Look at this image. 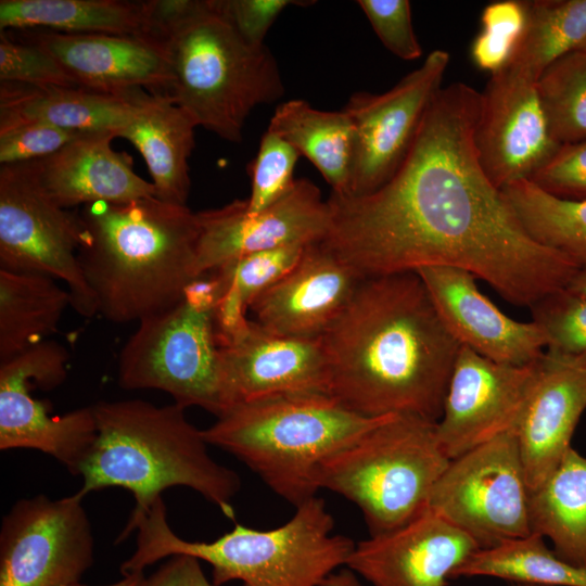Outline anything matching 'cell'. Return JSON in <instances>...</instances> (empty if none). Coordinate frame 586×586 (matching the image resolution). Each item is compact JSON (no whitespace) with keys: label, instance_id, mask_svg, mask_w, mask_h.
<instances>
[{"label":"cell","instance_id":"6da1fadb","mask_svg":"<svg viewBox=\"0 0 586 586\" xmlns=\"http://www.w3.org/2000/svg\"><path fill=\"white\" fill-rule=\"evenodd\" d=\"M481 103L467 84L441 88L384 184L364 195L331 193L320 243L360 279L456 267L531 307L579 270L527 233L484 173L474 145Z\"/></svg>","mask_w":586,"mask_h":586},{"label":"cell","instance_id":"7a4b0ae2","mask_svg":"<svg viewBox=\"0 0 586 586\" xmlns=\"http://www.w3.org/2000/svg\"><path fill=\"white\" fill-rule=\"evenodd\" d=\"M320 339L328 394L346 408L440 421L461 345L417 272L362 279Z\"/></svg>","mask_w":586,"mask_h":586},{"label":"cell","instance_id":"3957f363","mask_svg":"<svg viewBox=\"0 0 586 586\" xmlns=\"http://www.w3.org/2000/svg\"><path fill=\"white\" fill-rule=\"evenodd\" d=\"M77 258L97 311L115 323L166 311L195 280L196 213L156 196L82 206Z\"/></svg>","mask_w":586,"mask_h":586},{"label":"cell","instance_id":"277c9868","mask_svg":"<svg viewBox=\"0 0 586 586\" xmlns=\"http://www.w3.org/2000/svg\"><path fill=\"white\" fill-rule=\"evenodd\" d=\"M93 406L97 440L84 462L77 494L123 487L135 508L116 543L129 536L132 525L175 486L189 487L235 520L232 499L241 487L238 473L215 461L202 430L177 405L156 406L141 399L99 402Z\"/></svg>","mask_w":586,"mask_h":586},{"label":"cell","instance_id":"5b68a950","mask_svg":"<svg viewBox=\"0 0 586 586\" xmlns=\"http://www.w3.org/2000/svg\"><path fill=\"white\" fill-rule=\"evenodd\" d=\"M164 500L158 497L132 526L136 549L122 563V575L144 570L175 555H189L212 566V582L222 586H323L355 547L332 534L334 520L322 498L314 496L296 507L283 525L260 531L234 522L217 539L189 542L174 533Z\"/></svg>","mask_w":586,"mask_h":586},{"label":"cell","instance_id":"8992f818","mask_svg":"<svg viewBox=\"0 0 586 586\" xmlns=\"http://www.w3.org/2000/svg\"><path fill=\"white\" fill-rule=\"evenodd\" d=\"M388 416L357 413L327 393L281 395L237 404L202 434L297 507L316 496L321 462Z\"/></svg>","mask_w":586,"mask_h":586},{"label":"cell","instance_id":"52a82bcc","mask_svg":"<svg viewBox=\"0 0 586 586\" xmlns=\"http://www.w3.org/2000/svg\"><path fill=\"white\" fill-rule=\"evenodd\" d=\"M169 85L166 97L195 124L234 143L259 104L284 93L275 56L246 43L212 7L200 8L164 39Z\"/></svg>","mask_w":586,"mask_h":586},{"label":"cell","instance_id":"ba28073f","mask_svg":"<svg viewBox=\"0 0 586 586\" xmlns=\"http://www.w3.org/2000/svg\"><path fill=\"white\" fill-rule=\"evenodd\" d=\"M437 422L391 415L321 462L317 485L354 502L370 536L395 530L428 509L431 491L449 459Z\"/></svg>","mask_w":586,"mask_h":586},{"label":"cell","instance_id":"9c48e42d","mask_svg":"<svg viewBox=\"0 0 586 586\" xmlns=\"http://www.w3.org/2000/svg\"><path fill=\"white\" fill-rule=\"evenodd\" d=\"M219 290L217 276L206 273L188 285L177 305L139 321L118 356V385L163 391L184 409L221 416L227 402L214 321Z\"/></svg>","mask_w":586,"mask_h":586},{"label":"cell","instance_id":"30bf717a","mask_svg":"<svg viewBox=\"0 0 586 586\" xmlns=\"http://www.w3.org/2000/svg\"><path fill=\"white\" fill-rule=\"evenodd\" d=\"M81 240L79 214L48 195L30 162L1 165L0 269L65 282L72 307L90 318L98 311L77 258Z\"/></svg>","mask_w":586,"mask_h":586},{"label":"cell","instance_id":"8fae6325","mask_svg":"<svg viewBox=\"0 0 586 586\" xmlns=\"http://www.w3.org/2000/svg\"><path fill=\"white\" fill-rule=\"evenodd\" d=\"M528 496L518 440L510 431L451 459L428 508L485 549L532 533Z\"/></svg>","mask_w":586,"mask_h":586},{"label":"cell","instance_id":"7c38bea8","mask_svg":"<svg viewBox=\"0 0 586 586\" xmlns=\"http://www.w3.org/2000/svg\"><path fill=\"white\" fill-rule=\"evenodd\" d=\"M68 353L47 340L0 361V449H35L80 474L98 435L93 406L51 416L48 405L31 395L62 384L67 375Z\"/></svg>","mask_w":586,"mask_h":586},{"label":"cell","instance_id":"4fadbf2b","mask_svg":"<svg viewBox=\"0 0 586 586\" xmlns=\"http://www.w3.org/2000/svg\"><path fill=\"white\" fill-rule=\"evenodd\" d=\"M82 497L17 500L0 530V586H68L93 564L94 539Z\"/></svg>","mask_w":586,"mask_h":586},{"label":"cell","instance_id":"5bb4252c","mask_svg":"<svg viewBox=\"0 0 586 586\" xmlns=\"http://www.w3.org/2000/svg\"><path fill=\"white\" fill-rule=\"evenodd\" d=\"M448 52L437 49L388 91H358L342 109L355 135L347 194L364 195L384 184L398 169L417 136L423 116L442 88Z\"/></svg>","mask_w":586,"mask_h":586},{"label":"cell","instance_id":"9a60e30c","mask_svg":"<svg viewBox=\"0 0 586 586\" xmlns=\"http://www.w3.org/2000/svg\"><path fill=\"white\" fill-rule=\"evenodd\" d=\"M196 216V277L253 253L319 243L330 222L328 202L307 179L296 180L285 195L262 212L251 214L245 200H235Z\"/></svg>","mask_w":586,"mask_h":586},{"label":"cell","instance_id":"2e32d148","mask_svg":"<svg viewBox=\"0 0 586 586\" xmlns=\"http://www.w3.org/2000/svg\"><path fill=\"white\" fill-rule=\"evenodd\" d=\"M474 130V145L488 179L501 189L530 180L561 146L544 113L537 79L505 66L492 74Z\"/></svg>","mask_w":586,"mask_h":586},{"label":"cell","instance_id":"e0dca14e","mask_svg":"<svg viewBox=\"0 0 586 586\" xmlns=\"http://www.w3.org/2000/svg\"><path fill=\"white\" fill-rule=\"evenodd\" d=\"M537 364L504 365L460 347L436 424L440 447L449 460L515 430Z\"/></svg>","mask_w":586,"mask_h":586},{"label":"cell","instance_id":"ac0fdd59","mask_svg":"<svg viewBox=\"0 0 586 586\" xmlns=\"http://www.w3.org/2000/svg\"><path fill=\"white\" fill-rule=\"evenodd\" d=\"M218 342L227 410L240 403L281 395L328 394L320 337L277 335L249 319L240 331Z\"/></svg>","mask_w":586,"mask_h":586},{"label":"cell","instance_id":"d6986e66","mask_svg":"<svg viewBox=\"0 0 586 586\" xmlns=\"http://www.w3.org/2000/svg\"><path fill=\"white\" fill-rule=\"evenodd\" d=\"M477 544L431 509L355 545L346 565L373 586H446Z\"/></svg>","mask_w":586,"mask_h":586},{"label":"cell","instance_id":"ffe728a7","mask_svg":"<svg viewBox=\"0 0 586 586\" xmlns=\"http://www.w3.org/2000/svg\"><path fill=\"white\" fill-rule=\"evenodd\" d=\"M444 324L461 346L493 361L527 366L545 353L546 337L533 321L505 315L481 293L475 277L460 268L431 266L416 271Z\"/></svg>","mask_w":586,"mask_h":586},{"label":"cell","instance_id":"44dd1931","mask_svg":"<svg viewBox=\"0 0 586 586\" xmlns=\"http://www.w3.org/2000/svg\"><path fill=\"white\" fill-rule=\"evenodd\" d=\"M25 41L49 52L84 89L127 94L148 89L166 94L169 85L164 41L146 36L27 33Z\"/></svg>","mask_w":586,"mask_h":586},{"label":"cell","instance_id":"7402d4cb","mask_svg":"<svg viewBox=\"0 0 586 586\" xmlns=\"http://www.w3.org/2000/svg\"><path fill=\"white\" fill-rule=\"evenodd\" d=\"M585 409L586 354L546 349L514 430L530 491L548 479L572 447Z\"/></svg>","mask_w":586,"mask_h":586},{"label":"cell","instance_id":"603a6c76","mask_svg":"<svg viewBox=\"0 0 586 586\" xmlns=\"http://www.w3.org/2000/svg\"><path fill=\"white\" fill-rule=\"evenodd\" d=\"M362 279L320 242L306 247L297 265L257 296L250 310L270 333L320 337L344 310Z\"/></svg>","mask_w":586,"mask_h":586},{"label":"cell","instance_id":"cb8c5ba5","mask_svg":"<svg viewBox=\"0 0 586 586\" xmlns=\"http://www.w3.org/2000/svg\"><path fill=\"white\" fill-rule=\"evenodd\" d=\"M114 138L113 132H88L54 154L30 162L40 184L59 206L67 209L156 196L153 183L135 173L131 157L112 148Z\"/></svg>","mask_w":586,"mask_h":586},{"label":"cell","instance_id":"d4e9b609","mask_svg":"<svg viewBox=\"0 0 586 586\" xmlns=\"http://www.w3.org/2000/svg\"><path fill=\"white\" fill-rule=\"evenodd\" d=\"M195 127L168 97L143 92L129 119L115 133L142 155L156 198L164 202L187 205Z\"/></svg>","mask_w":586,"mask_h":586},{"label":"cell","instance_id":"484cf974","mask_svg":"<svg viewBox=\"0 0 586 586\" xmlns=\"http://www.w3.org/2000/svg\"><path fill=\"white\" fill-rule=\"evenodd\" d=\"M143 89L113 94L84 88L0 82V114L79 132H113L129 119ZM116 137V136H115Z\"/></svg>","mask_w":586,"mask_h":586},{"label":"cell","instance_id":"4316f807","mask_svg":"<svg viewBox=\"0 0 586 586\" xmlns=\"http://www.w3.org/2000/svg\"><path fill=\"white\" fill-rule=\"evenodd\" d=\"M528 520L531 532L549 538L560 559L586 571V457L571 447L530 491Z\"/></svg>","mask_w":586,"mask_h":586},{"label":"cell","instance_id":"83f0119b","mask_svg":"<svg viewBox=\"0 0 586 586\" xmlns=\"http://www.w3.org/2000/svg\"><path fill=\"white\" fill-rule=\"evenodd\" d=\"M267 130L308 158L331 186L332 193H348L355 135L343 110L321 111L304 100H290L277 106Z\"/></svg>","mask_w":586,"mask_h":586},{"label":"cell","instance_id":"f1b7e54d","mask_svg":"<svg viewBox=\"0 0 586 586\" xmlns=\"http://www.w3.org/2000/svg\"><path fill=\"white\" fill-rule=\"evenodd\" d=\"M149 36L144 1L1 0L0 29Z\"/></svg>","mask_w":586,"mask_h":586},{"label":"cell","instance_id":"f546056e","mask_svg":"<svg viewBox=\"0 0 586 586\" xmlns=\"http://www.w3.org/2000/svg\"><path fill=\"white\" fill-rule=\"evenodd\" d=\"M72 296L56 280L0 269V361L48 340Z\"/></svg>","mask_w":586,"mask_h":586},{"label":"cell","instance_id":"4dcf8cb0","mask_svg":"<svg viewBox=\"0 0 586 586\" xmlns=\"http://www.w3.org/2000/svg\"><path fill=\"white\" fill-rule=\"evenodd\" d=\"M501 191L534 240L586 270V200L555 196L530 180L508 183Z\"/></svg>","mask_w":586,"mask_h":586},{"label":"cell","instance_id":"1f68e13d","mask_svg":"<svg viewBox=\"0 0 586 586\" xmlns=\"http://www.w3.org/2000/svg\"><path fill=\"white\" fill-rule=\"evenodd\" d=\"M473 576L542 586H586V571L560 559L536 533L477 549L453 573L451 579Z\"/></svg>","mask_w":586,"mask_h":586},{"label":"cell","instance_id":"d6a6232c","mask_svg":"<svg viewBox=\"0 0 586 586\" xmlns=\"http://www.w3.org/2000/svg\"><path fill=\"white\" fill-rule=\"evenodd\" d=\"M525 28L507 65L538 80L559 58L586 51V0H525Z\"/></svg>","mask_w":586,"mask_h":586},{"label":"cell","instance_id":"836d02e7","mask_svg":"<svg viewBox=\"0 0 586 586\" xmlns=\"http://www.w3.org/2000/svg\"><path fill=\"white\" fill-rule=\"evenodd\" d=\"M304 244H290L235 259L215 272L220 292L215 316L232 328L243 322L254 300L289 273L302 258Z\"/></svg>","mask_w":586,"mask_h":586},{"label":"cell","instance_id":"e575fe53","mask_svg":"<svg viewBox=\"0 0 586 586\" xmlns=\"http://www.w3.org/2000/svg\"><path fill=\"white\" fill-rule=\"evenodd\" d=\"M537 90L560 145L586 140V51L565 54L539 76Z\"/></svg>","mask_w":586,"mask_h":586},{"label":"cell","instance_id":"d590c367","mask_svg":"<svg viewBox=\"0 0 586 586\" xmlns=\"http://www.w3.org/2000/svg\"><path fill=\"white\" fill-rule=\"evenodd\" d=\"M525 23V0H500L487 4L481 15V31L470 48L474 65L491 75L502 69L518 47Z\"/></svg>","mask_w":586,"mask_h":586},{"label":"cell","instance_id":"8d00e7d4","mask_svg":"<svg viewBox=\"0 0 586 586\" xmlns=\"http://www.w3.org/2000/svg\"><path fill=\"white\" fill-rule=\"evenodd\" d=\"M530 308L532 321L546 337L547 351L586 354V297L562 288L545 295Z\"/></svg>","mask_w":586,"mask_h":586},{"label":"cell","instance_id":"74e56055","mask_svg":"<svg viewBox=\"0 0 586 586\" xmlns=\"http://www.w3.org/2000/svg\"><path fill=\"white\" fill-rule=\"evenodd\" d=\"M298 156V152L281 137L268 130L264 133L257 155L249 166L252 178L251 194L245 200L249 213L266 209L292 189Z\"/></svg>","mask_w":586,"mask_h":586},{"label":"cell","instance_id":"f35d334b","mask_svg":"<svg viewBox=\"0 0 586 586\" xmlns=\"http://www.w3.org/2000/svg\"><path fill=\"white\" fill-rule=\"evenodd\" d=\"M85 133L88 132L0 114V163L12 165L44 158Z\"/></svg>","mask_w":586,"mask_h":586},{"label":"cell","instance_id":"ab89813d","mask_svg":"<svg viewBox=\"0 0 586 586\" xmlns=\"http://www.w3.org/2000/svg\"><path fill=\"white\" fill-rule=\"evenodd\" d=\"M0 81L80 88L49 52L25 40H12L2 30H0Z\"/></svg>","mask_w":586,"mask_h":586},{"label":"cell","instance_id":"60d3db41","mask_svg":"<svg viewBox=\"0 0 586 586\" xmlns=\"http://www.w3.org/2000/svg\"><path fill=\"white\" fill-rule=\"evenodd\" d=\"M357 4L388 51L406 61L421 56L422 49L412 27L408 0H359Z\"/></svg>","mask_w":586,"mask_h":586},{"label":"cell","instance_id":"b9f144b4","mask_svg":"<svg viewBox=\"0 0 586 586\" xmlns=\"http://www.w3.org/2000/svg\"><path fill=\"white\" fill-rule=\"evenodd\" d=\"M530 181L558 198L586 200V140L561 145Z\"/></svg>","mask_w":586,"mask_h":586},{"label":"cell","instance_id":"7bdbcfd3","mask_svg":"<svg viewBox=\"0 0 586 586\" xmlns=\"http://www.w3.org/2000/svg\"><path fill=\"white\" fill-rule=\"evenodd\" d=\"M308 1L291 0H211L213 9L227 21L250 46H265V37L279 14L291 4Z\"/></svg>","mask_w":586,"mask_h":586},{"label":"cell","instance_id":"ee69618b","mask_svg":"<svg viewBox=\"0 0 586 586\" xmlns=\"http://www.w3.org/2000/svg\"><path fill=\"white\" fill-rule=\"evenodd\" d=\"M138 586H215L205 576L200 560L189 555H175L154 573L144 576Z\"/></svg>","mask_w":586,"mask_h":586},{"label":"cell","instance_id":"f6af8a7d","mask_svg":"<svg viewBox=\"0 0 586 586\" xmlns=\"http://www.w3.org/2000/svg\"><path fill=\"white\" fill-rule=\"evenodd\" d=\"M323 586H360L355 575L351 572L333 573Z\"/></svg>","mask_w":586,"mask_h":586},{"label":"cell","instance_id":"bcb514c9","mask_svg":"<svg viewBox=\"0 0 586 586\" xmlns=\"http://www.w3.org/2000/svg\"><path fill=\"white\" fill-rule=\"evenodd\" d=\"M565 288L577 295L586 297V270H578Z\"/></svg>","mask_w":586,"mask_h":586},{"label":"cell","instance_id":"7dc6e473","mask_svg":"<svg viewBox=\"0 0 586 586\" xmlns=\"http://www.w3.org/2000/svg\"><path fill=\"white\" fill-rule=\"evenodd\" d=\"M143 577H144L143 572L129 573V574L123 575L122 579L115 583L109 584V585H104V586H138ZM68 586H88V585L81 584L79 582L76 584L68 585Z\"/></svg>","mask_w":586,"mask_h":586},{"label":"cell","instance_id":"c3c4849f","mask_svg":"<svg viewBox=\"0 0 586 586\" xmlns=\"http://www.w3.org/2000/svg\"><path fill=\"white\" fill-rule=\"evenodd\" d=\"M509 586H542V585L522 584V583H510Z\"/></svg>","mask_w":586,"mask_h":586}]
</instances>
